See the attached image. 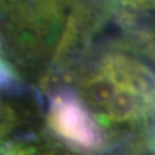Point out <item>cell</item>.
Masks as SVG:
<instances>
[{
	"label": "cell",
	"instance_id": "3957f363",
	"mask_svg": "<svg viewBox=\"0 0 155 155\" xmlns=\"http://www.w3.org/2000/svg\"><path fill=\"white\" fill-rule=\"evenodd\" d=\"M119 88V83L110 72L100 69L97 72L83 78L79 83V98L87 107L104 114L110 101Z\"/></svg>",
	"mask_w": 155,
	"mask_h": 155
},
{
	"label": "cell",
	"instance_id": "277c9868",
	"mask_svg": "<svg viewBox=\"0 0 155 155\" xmlns=\"http://www.w3.org/2000/svg\"><path fill=\"white\" fill-rule=\"evenodd\" d=\"M69 0H31L32 8L26 13L43 21H54L60 17Z\"/></svg>",
	"mask_w": 155,
	"mask_h": 155
},
{
	"label": "cell",
	"instance_id": "5b68a950",
	"mask_svg": "<svg viewBox=\"0 0 155 155\" xmlns=\"http://www.w3.org/2000/svg\"><path fill=\"white\" fill-rule=\"evenodd\" d=\"M125 155H155V138L150 136L136 140L129 145Z\"/></svg>",
	"mask_w": 155,
	"mask_h": 155
},
{
	"label": "cell",
	"instance_id": "7a4b0ae2",
	"mask_svg": "<svg viewBox=\"0 0 155 155\" xmlns=\"http://www.w3.org/2000/svg\"><path fill=\"white\" fill-rule=\"evenodd\" d=\"M154 107L142 97L127 85L120 84L113 100L110 101L104 114L100 116L102 122L113 123H129V122H142L150 118Z\"/></svg>",
	"mask_w": 155,
	"mask_h": 155
},
{
	"label": "cell",
	"instance_id": "52a82bcc",
	"mask_svg": "<svg viewBox=\"0 0 155 155\" xmlns=\"http://www.w3.org/2000/svg\"><path fill=\"white\" fill-rule=\"evenodd\" d=\"M0 155H4V150L2 147V145H0Z\"/></svg>",
	"mask_w": 155,
	"mask_h": 155
},
{
	"label": "cell",
	"instance_id": "8992f818",
	"mask_svg": "<svg viewBox=\"0 0 155 155\" xmlns=\"http://www.w3.org/2000/svg\"><path fill=\"white\" fill-rule=\"evenodd\" d=\"M110 2H113V0H89V3L92 4V5H98V7L109 5Z\"/></svg>",
	"mask_w": 155,
	"mask_h": 155
},
{
	"label": "cell",
	"instance_id": "6da1fadb",
	"mask_svg": "<svg viewBox=\"0 0 155 155\" xmlns=\"http://www.w3.org/2000/svg\"><path fill=\"white\" fill-rule=\"evenodd\" d=\"M47 125L69 146L83 153H101L107 147L105 132L96 116L71 89L49 98Z\"/></svg>",
	"mask_w": 155,
	"mask_h": 155
}]
</instances>
